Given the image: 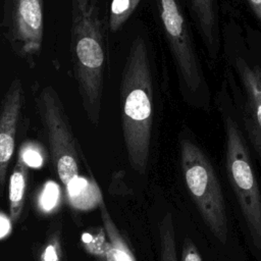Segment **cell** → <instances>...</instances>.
Segmentation results:
<instances>
[{"label":"cell","mask_w":261,"mask_h":261,"mask_svg":"<svg viewBox=\"0 0 261 261\" xmlns=\"http://www.w3.org/2000/svg\"><path fill=\"white\" fill-rule=\"evenodd\" d=\"M227 82L231 103L245 138L261 165V61L249 53L229 55Z\"/></svg>","instance_id":"52a82bcc"},{"label":"cell","mask_w":261,"mask_h":261,"mask_svg":"<svg viewBox=\"0 0 261 261\" xmlns=\"http://www.w3.org/2000/svg\"><path fill=\"white\" fill-rule=\"evenodd\" d=\"M101 217L104 224V230L110 242V246L106 255V261H136V258L125 243L124 239L118 231L115 223L109 215L104 201L99 205Z\"/></svg>","instance_id":"7c38bea8"},{"label":"cell","mask_w":261,"mask_h":261,"mask_svg":"<svg viewBox=\"0 0 261 261\" xmlns=\"http://www.w3.org/2000/svg\"><path fill=\"white\" fill-rule=\"evenodd\" d=\"M60 198L59 188L53 181H48L41 190L38 199V205L44 212H50L57 206Z\"/></svg>","instance_id":"2e32d148"},{"label":"cell","mask_w":261,"mask_h":261,"mask_svg":"<svg viewBox=\"0 0 261 261\" xmlns=\"http://www.w3.org/2000/svg\"><path fill=\"white\" fill-rule=\"evenodd\" d=\"M160 261H178L175 248V233L173 219L170 213H166L159 223Z\"/></svg>","instance_id":"4fadbf2b"},{"label":"cell","mask_w":261,"mask_h":261,"mask_svg":"<svg viewBox=\"0 0 261 261\" xmlns=\"http://www.w3.org/2000/svg\"><path fill=\"white\" fill-rule=\"evenodd\" d=\"M179 154L186 186L203 220L214 237L225 244L228 236L225 203L211 161L198 143L185 134L180 135Z\"/></svg>","instance_id":"277c9868"},{"label":"cell","mask_w":261,"mask_h":261,"mask_svg":"<svg viewBox=\"0 0 261 261\" xmlns=\"http://www.w3.org/2000/svg\"><path fill=\"white\" fill-rule=\"evenodd\" d=\"M36 107L55 172L64 187L80 176L79 144L58 93L52 86L36 95Z\"/></svg>","instance_id":"8992f818"},{"label":"cell","mask_w":261,"mask_h":261,"mask_svg":"<svg viewBox=\"0 0 261 261\" xmlns=\"http://www.w3.org/2000/svg\"><path fill=\"white\" fill-rule=\"evenodd\" d=\"M121 129L132 167L144 173L148 166L153 126V87L148 49L137 37L130 44L120 82Z\"/></svg>","instance_id":"7a4b0ae2"},{"label":"cell","mask_w":261,"mask_h":261,"mask_svg":"<svg viewBox=\"0 0 261 261\" xmlns=\"http://www.w3.org/2000/svg\"><path fill=\"white\" fill-rule=\"evenodd\" d=\"M19 156L24 160L29 167H40L43 164L42 154L37 148L23 145L20 149Z\"/></svg>","instance_id":"e0dca14e"},{"label":"cell","mask_w":261,"mask_h":261,"mask_svg":"<svg viewBox=\"0 0 261 261\" xmlns=\"http://www.w3.org/2000/svg\"><path fill=\"white\" fill-rule=\"evenodd\" d=\"M65 189L70 204L77 209L87 210L99 206L103 201L97 184L84 176L73 179Z\"/></svg>","instance_id":"8fae6325"},{"label":"cell","mask_w":261,"mask_h":261,"mask_svg":"<svg viewBox=\"0 0 261 261\" xmlns=\"http://www.w3.org/2000/svg\"><path fill=\"white\" fill-rule=\"evenodd\" d=\"M180 261H202L196 245L190 238H185L184 240Z\"/></svg>","instance_id":"ac0fdd59"},{"label":"cell","mask_w":261,"mask_h":261,"mask_svg":"<svg viewBox=\"0 0 261 261\" xmlns=\"http://www.w3.org/2000/svg\"><path fill=\"white\" fill-rule=\"evenodd\" d=\"M29 177V165L18 156L9 178V216L16 222L22 212L27 184Z\"/></svg>","instance_id":"30bf717a"},{"label":"cell","mask_w":261,"mask_h":261,"mask_svg":"<svg viewBox=\"0 0 261 261\" xmlns=\"http://www.w3.org/2000/svg\"><path fill=\"white\" fill-rule=\"evenodd\" d=\"M141 0H112L108 27L112 33L118 32L138 7Z\"/></svg>","instance_id":"5bb4252c"},{"label":"cell","mask_w":261,"mask_h":261,"mask_svg":"<svg viewBox=\"0 0 261 261\" xmlns=\"http://www.w3.org/2000/svg\"><path fill=\"white\" fill-rule=\"evenodd\" d=\"M224 135L225 167L255 250L261 255V192L231 99L224 89L218 99Z\"/></svg>","instance_id":"3957f363"},{"label":"cell","mask_w":261,"mask_h":261,"mask_svg":"<svg viewBox=\"0 0 261 261\" xmlns=\"http://www.w3.org/2000/svg\"><path fill=\"white\" fill-rule=\"evenodd\" d=\"M12 219L4 211L0 212V239L3 241L11 232L12 229Z\"/></svg>","instance_id":"d6986e66"},{"label":"cell","mask_w":261,"mask_h":261,"mask_svg":"<svg viewBox=\"0 0 261 261\" xmlns=\"http://www.w3.org/2000/svg\"><path fill=\"white\" fill-rule=\"evenodd\" d=\"M156 6L182 92L209 103V91L180 0H156Z\"/></svg>","instance_id":"5b68a950"},{"label":"cell","mask_w":261,"mask_h":261,"mask_svg":"<svg viewBox=\"0 0 261 261\" xmlns=\"http://www.w3.org/2000/svg\"><path fill=\"white\" fill-rule=\"evenodd\" d=\"M64 253L59 230H53L41 246L37 261H63Z\"/></svg>","instance_id":"9a60e30c"},{"label":"cell","mask_w":261,"mask_h":261,"mask_svg":"<svg viewBox=\"0 0 261 261\" xmlns=\"http://www.w3.org/2000/svg\"><path fill=\"white\" fill-rule=\"evenodd\" d=\"M106 37L98 0H70L71 70L84 111L94 126L101 115L108 56Z\"/></svg>","instance_id":"6da1fadb"},{"label":"cell","mask_w":261,"mask_h":261,"mask_svg":"<svg viewBox=\"0 0 261 261\" xmlns=\"http://www.w3.org/2000/svg\"><path fill=\"white\" fill-rule=\"evenodd\" d=\"M43 7V0H3L2 35L11 51L31 68L42 51Z\"/></svg>","instance_id":"ba28073f"},{"label":"cell","mask_w":261,"mask_h":261,"mask_svg":"<svg viewBox=\"0 0 261 261\" xmlns=\"http://www.w3.org/2000/svg\"><path fill=\"white\" fill-rule=\"evenodd\" d=\"M256 19L261 25V0H246Z\"/></svg>","instance_id":"ffe728a7"},{"label":"cell","mask_w":261,"mask_h":261,"mask_svg":"<svg viewBox=\"0 0 261 261\" xmlns=\"http://www.w3.org/2000/svg\"><path fill=\"white\" fill-rule=\"evenodd\" d=\"M23 104V89L15 76L5 92L0 108V188L4 189L9 163L12 159L16 130Z\"/></svg>","instance_id":"9c48e42d"}]
</instances>
